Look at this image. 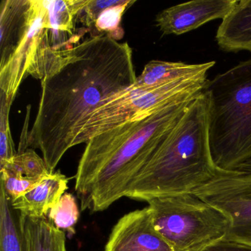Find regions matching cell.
Returning a JSON list of instances; mask_svg holds the SVG:
<instances>
[{
	"instance_id": "6da1fadb",
	"label": "cell",
	"mask_w": 251,
	"mask_h": 251,
	"mask_svg": "<svg viewBox=\"0 0 251 251\" xmlns=\"http://www.w3.org/2000/svg\"><path fill=\"white\" fill-rule=\"evenodd\" d=\"M133 51L108 34L91 36L63 50L55 68L41 80L36 120L22 135L18 153L39 149L55 173L86 119L102 101L134 84Z\"/></svg>"
},
{
	"instance_id": "9c48e42d",
	"label": "cell",
	"mask_w": 251,
	"mask_h": 251,
	"mask_svg": "<svg viewBox=\"0 0 251 251\" xmlns=\"http://www.w3.org/2000/svg\"><path fill=\"white\" fill-rule=\"evenodd\" d=\"M238 0H193L167 8L155 18L164 35L184 34L207 23L223 20L237 4Z\"/></svg>"
},
{
	"instance_id": "2e32d148",
	"label": "cell",
	"mask_w": 251,
	"mask_h": 251,
	"mask_svg": "<svg viewBox=\"0 0 251 251\" xmlns=\"http://www.w3.org/2000/svg\"><path fill=\"white\" fill-rule=\"evenodd\" d=\"M11 169L22 176L34 180H42L51 173L43 158H41L33 149H27L18 153L9 161L0 164V168Z\"/></svg>"
},
{
	"instance_id": "5bb4252c",
	"label": "cell",
	"mask_w": 251,
	"mask_h": 251,
	"mask_svg": "<svg viewBox=\"0 0 251 251\" xmlns=\"http://www.w3.org/2000/svg\"><path fill=\"white\" fill-rule=\"evenodd\" d=\"M19 227L25 251H67L66 234L48 218H33L20 214Z\"/></svg>"
},
{
	"instance_id": "5b68a950",
	"label": "cell",
	"mask_w": 251,
	"mask_h": 251,
	"mask_svg": "<svg viewBox=\"0 0 251 251\" xmlns=\"http://www.w3.org/2000/svg\"><path fill=\"white\" fill-rule=\"evenodd\" d=\"M155 228L173 251H202L224 240L228 217L192 193L160 197L148 201Z\"/></svg>"
},
{
	"instance_id": "30bf717a",
	"label": "cell",
	"mask_w": 251,
	"mask_h": 251,
	"mask_svg": "<svg viewBox=\"0 0 251 251\" xmlns=\"http://www.w3.org/2000/svg\"><path fill=\"white\" fill-rule=\"evenodd\" d=\"M69 179L60 171L50 173L36 187L11 202V208L33 218L48 217L68 189Z\"/></svg>"
},
{
	"instance_id": "603a6c76",
	"label": "cell",
	"mask_w": 251,
	"mask_h": 251,
	"mask_svg": "<svg viewBox=\"0 0 251 251\" xmlns=\"http://www.w3.org/2000/svg\"><path fill=\"white\" fill-rule=\"evenodd\" d=\"M233 171L242 172V173L251 174V159L248 160L246 162L241 164Z\"/></svg>"
},
{
	"instance_id": "7c38bea8",
	"label": "cell",
	"mask_w": 251,
	"mask_h": 251,
	"mask_svg": "<svg viewBox=\"0 0 251 251\" xmlns=\"http://www.w3.org/2000/svg\"><path fill=\"white\" fill-rule=\"evenodd\" d=\"M223 52H251V0H240L223 19L215 36Z\"/></svg>"
},
{
	"instance_id": "8992f818",
	"label": "cell",
	"mask_w": 251,
	"mask_h": 251,
	"mask_svg": "<svg viewBox=\"0 0 251 251\" xmlns=\"http://www.w3.org/2000/svg\"><path fill=\"white\" fill-rule=\"evenodd\" d=\"M206 77L180 79L155 87H130L111 95L100 102L86 119L77 136L76 145L128 122L142 120L161 108L203 92Z\"/></svg>"
},
{
	"instance_id": "7a4b0ae2",
	"label": "cell",
	"mask_w": 251,
	"mask_h": 251,
	"mask_svg": "<svg viewBox=\"0 0 251 251\" xmlns=\"http://www.w3.org/2000/svg\"><path fill=\"white\" fill-rule=\"evenodd\" d=\"M195 98L170 104L152 115L92 138L86 144L75 175V190L80 209L105 211L124 198L133 179L168 137Z\"/></svg>"
},
{
	"instance_id": "9a60e30c",
	"label": "cell",
	"mask_w": 251,
	"mask_h": 251,
	"mask_svg": "<svg viewBox=\"0 0 251 251\" xmlns=\"http://www.w3.org/2000/svg\"><path fill=\"white\" fill-rule=\"evenodd\" d=\"M11 202L0 186V251H25L23 238Z\"/></svg>"
},
{
	"instance_id": "7402d4cb",
	"label": "cell",
	"mask_w": 251,
	"mask_h": 251,
	"mask_svg": "<svg viewBox=\"0 0 251 251\" xmlns=\"http://www.w3.org/2000/svg\"><path fill=\"white\" fill-rule=\"evenodd\" d=\"M202 251H251V246L237 242L222 240L208 247Z\"/></svg>"
},
{
	"instance_id": "ac0fdd59",
	"label": "cell",
	"mask_w": 251,
	"mask_h": 251,
	"mask_svg": "<svg viewBox=\"0 0 251 251\" xmlns=\"http://www.w3.org/2000/svg\"><path fill=\"white\" fill-rule=\"evenodd\" d=\"M136 0H121L120 4L104 11L97 20L93 28L98 35L108 34L116 40L123 39L124 32L120 27L125 12Z\"/></svg>"
},
{
	"instance_id": "ffe728a7",
	"label": "cell",
	"mask_w": 251,
	"mask_h": 251,
	"mask_svg": "<svg viewBox=\"0 0 251 251\" xmlns=\"http://www.w3.org/2000/svg\"><path fill=\"white\" fill-rule=\"evenodd\" d=\"M9 114L10 111H0V164L17 154L10 129Z\"/></svg>"
},
{
	"instance_id": "277c9868",
	"label": "cell",
	"mask_w": 251,
	"mask_h": 251,
	"mask_svg": "<svg viewBox=\"0 0 251 251\" xmlns=\"http://www.w3.org/2000/svg\"><path fill=\"white\" fill-rule=\"evenodd\" d=\"M203 93L213 161L233 171L251 159V59L207 80Z\"/></svg>"
},
{
	"instance_id": "e0dca14e",
	"label": "cell",
	"mask_w": 251,
	"mask_h": 251,
	"mask_svg": "<svg viewBox=\"0 0 251 251\" xmlns=\"http://www.w3.org/2000/svg\"><path fill=\"white\" fill-rule=\"evenodd\" d=\"M79 217L80 211L75 197L73 194L65 193L50 210L48 218L55 227L66 230L71 236L75 233V226L78 222Z\"/></svg>"
},
{
	"instance_id": "3957f363",
	"label": "cell",
	"mask_w": 251,
	"mask_h": 251,
	"mask_svg": "<svg viewBox=\"0 0 251 251\" xmlns=\"http://www.w3.org/2000/svg\"><path fill=\"white\" fill-rule=\"evenodd\" d=\"M218 170L210 149L208 103L202 92L133 179L125 197L148 202L192 193L210 181Z\"/></svg>"
},
{
	"instance_id": "8fae6325",
	"label": "cell",
	"mask_w": 251,
	"mask_h": 251,
	"mask_svg": "<svg viewBox=\"0 0 251 251\" xmlns=\"http://www.w3.org/2000/svg\"><path fill=\"white\" fill-rule=\"evenodd\" d=\"M89 0L45 1L49 17L50 42L54 50H67L79 44L75 23Z\"/></svg>"
},
{
	"instance_id": "44dd1931",
	"label": "cell",
	"mask_w": 251,
	"mask_h": 251,
	"mask_svg": "<svg viewBox=\"0 0 251 251\" xmlns=\"http://www.w3.org/2000/svg\"><path fill=\"white\" fill-rule=\"evenodd\" d=\"M121 0H89L78 16L80 23L89 29L93 28L97 20L105 10L120 3Z\"/></svg>"
},
{
	"instance_id": "4fadbf2b",
	"label": "cell",
	"mask_w": 251,
	"mask_h": 251,
	"mask_svg": "<svg viewBox=\"0 0 251 251\" xmlns=\"http://www.w3.org/2000/svg\"><path fill=\"white\" fill-rule=\"evenodd\" d=\"M215 64V61L190 64L153 60L145 66L135 84L140 87H155L180 79L206 77L208 70Z\"/></svg>"
},
{
	"instance_id": "d6986e66",
	"label": "cell",
	"mask_w": 251,
	"mask_h": 251,
	"mask_svg": "<svg viewBox=\"0 0 251 251\" xmlns=\"http://www.w3.org/2000/svg\"><path fill=\"white\" fill-rule=\"evenodd\" d=\"M0 173L1 186L5 190L10 202L21 198L44 180H31L7 167L0 168Z\"/></svg>"
},
{
	"instance_id": "ba28073f",
	"label": "cell",
	"mask_w": 251,
	"mask_h": 251,
	"mask_svg": "<svg viewBox=\"0 0 251 251\" xmlns=\"http://www.w3.org/2000/svg\"><path fill=\"white\" fill-rule=\"evenodd\" d=\"M104 251H173L155 228L149 206L125 214L114 225Z\"/></svg>"
},
{
	"instance_id": "52a82bcc",
	"label": "cell",
	"mask_w": 251,
	"mask_h": 251,
	"mask_svg": "<svg viewBox=\"0 0 251 251\" xmlns=\"http://www.w3.org/2000/svg\"><path fill=\"white\" fill-rule=\"evenodd\" d=\"M193 193L228 217L230 227L224 240L251 246V174L218 170Z\"/></svg>"
}]
</instances>
